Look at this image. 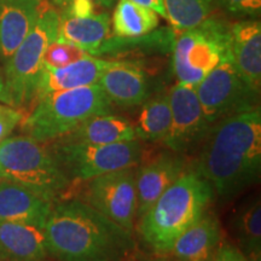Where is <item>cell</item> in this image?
Wrapping results in <instances>:
<instances>
[{
    "label": "cell",
    "mask_w": 261,
    "mask_h": 261,
    "mask_svg": "<svg viewBox=\"0 0 261 261\" xmlns=\"http://www.w3.org/2000/svg\"><path fill=\"white\" fill-rule=\"evenodd\" d=\"M98 85L113 106L137 107L149 97L148 76L138 64L132 62L113 61L104 70Z\"/></svg>",
    "instance_id": "15"
},
{
    "label": "cell",
    "mask_w": 261,
    "mask_h": 261,
    "mask_svg": "<svg viewBox=\"0 0 261 261\" xmlns=\"http://www.w3.org/2000/svg\"><path fill=\"white\" fill-rule=\"evenodd\" d=\"M172 125L163 140L169 151L185 154L203 142L211 125L205 120L196 87L177 83L169 90Z\"/></svg>",
    "instance_id": "11"
},
{
    "label": "cell",
    "mask_w": 261,
    "mask_h": 261,
    "mask_svg": "<svg viewBox=\"0 0 261 261\" xmlns=\"http://www.w3.org/2000/svg\"><path fill=\"white\" fill-rule=\"evenodd\" d=\"M3 93H4V84L0 80V100H3Z\"/></svg>",
    "instance_id": "34"
},
{
    "label": "cell",
    "mask_w": 261,
    "mask_h": 261,
    "mask_svg": "<svg viewBox=\"0 0 261 261\" xmlns=\"http://www.w3.org/2000/svg\"><path fill=\"white\" fill-rule=\"evenodd\" d=\"M130 2L152 10V11H155L159 16H161V17L168 21L167 10H166V5L163 0H130Z\"/></svg>",
    "instance_id": "31"
},
{
    "label": "cell",
    "mask_w": 261,
    "mask_h": 261,
    "mask_svg": "<svg viewBox=\"0 0 261 261\" xmlns=\"http://www.w3.org/2000/svg\"><path fill=\"white\" fill-rule=\"evenodd\" d=\"M60 11L42 0L38 18L27 37L5 62L3 102L21 109L35 100V91L47 48L57 39Z\"/></svg>",
    "instance_id": "5"
},
{
    "label": "cell",
    "mask_w": 261,
    "mask_h": 261,
    "mask_svg": "<svg viewBox=\"0 0 261 261\" xmlns=\"http://www.w3.org/2000/svg\"><path fill=\"white\" fill-rule=\"evenodd\" d=\"M204 117L210 125L259 107V93L234 67L230 55L196 86Z\"/></svg>",
    "instance_id": "9"
},
{
    "label": "cell",
    "mask_w": 261,
    "mask_h": 261,
    "mask_svg": "<svg viewBox=\"0 0 261 261\" xmlns=\"http://www.w3.org/2000/svg\"><path fill=\"white\" fill-rule=\"evenodd\" d=\"M221 238L219 220L205 211L174 241L168 254L179 261H211L223 243Z\"/></svg>",
    "instance_id": "17"
},
{
    "label": "cell",
    "mask_w": 261,
    "mask_h": 261,
    "mask_svg": "<svg viewBox=\"0 0 261 261\" xmlns=\"http://www.w3.org/2000/svg\"><path fill=\"white\" fill-rule=\"evenodd\" d=\"M23 117V112L18 108L0 104V142L10 137L12 130L21 125Z\"/></svg>",
    "instance_id": "28"
},
{
    "label": "cell",
    "mask_w": 261,
    "mask_h": 261,
    "mask_svg": "<svg viewBox=\"0 0 261 261\" xmlns=\"http://www.w3.org/2000/svg\"><path fill=\"white\" fill-rule=\"evenodd\" d=\"M137 139L135 125L126 117L114 113L99 114L80 123L56 140L67 143L106 145Z\"/></svg>",
    "instance_id": "21"
},
{
    "label": "cell",
    "mask_w": 261,
    "mask_h": 261,
    "mask_svg": "<svg viewBox=\"0 0 261 261\" xmlns=\"http://www.w3.org/2000/svg\"><path fill=\"white\" fill-rule=\"evenodd\" d=\"M136 261H179L172 256L171 254H160V253H152L146 254V255H137Z\"/></svg>",
    "instance_id": "33"
},
{
    "label": "cell",
    "mask_w": 261,
    "mask_h": 261,
    "mask_svg": "<svg viewBox=\"0 0 261 261\" xmlns=\"http://www.w3.org/2000/svg\"><path fill=\"white\" fill-rule=\"evenodd\" d=\"M94 9H96V5L91 0H71L64 9L60 10V12L61 14L74 16V17L83 18L93 15Z\"/></svg>",
    "instance_id": "29"
},
{
    "label": "cell",
    "mask_w": 261,
    "mask_h": 261,
    "mask_svg": "<svg viewBox=\"0 0 261 261\" xmlns=\"http://www.w3.org/2000/svg\"><path fill=\"white\" fill-rule=\"evenodd\" d=\"M44 232L60 261H129L137 250L132 232L80 200L55 203Z\"/></svg>",
    "instance_id": "2"
},
{
    "label": "cell",
    "mask_w": 261,
    "mask_h": 261,
    "mask_svg": "<svg viewBox=\"0 0 261 261\" xmlns=\"http://www.w3.org/2000/svg\"><path fill=\"white\" fill-rule=\"evenodd\" d=\"M55 202L0 178V220L45 227Z\"/></svg>",
    "instance_id": "16"
},
{
    "label": "cell",
    "mask_w": 261,
    "mask_h": 261,
    "mask_svg": "<svg viewBox=\"0 0 261 261\" xmlns=\"http://www.w3.org/2000/svg\"><path fill=\"white\" fill-rule=\"evenodd\" d=\"M233 228L240 250L250 261H261V203L254 197L234 214Z\"/></svg>",
    "instance_id": "24"
},
{
    "label": "cell",
    "mask_w": 261,
    "mask_h": 261,
    "mask_svg": "<svg viewBox=\"0 0 261 261\" xmlns=\"http://www.w3.org/2000/svg\"><path fill=\"white\" fill-rule=\"evenodd\" d=\"M112 18L107 12L93 14L89 17H74L61 14L57 41L80 48L91 56H98L112 32Z\"/></svg>",
    "instance_id": "18"
},
{
    "label": "cell",
    "mask_w": 261,
    "mask_h": 261,
    "mask_svg": "<svg viewBox=\"0 0 261 261\" xmlns=\"http://www.w3.org/2000/svg\"><path fill=\"white\" fill-rule=\"evenodd\" d=\"M136 173L135 167H128L90 179L84 194V202L132 233L137 218Z\"/></svg>",
    "instance_id": "10"
},
{
    "label": "cell",
    "mask_w": 261,
    "mask_h": 261,
    "mask_svg": "<svg viewBox=\"0 0 261 261\" xmlns=\"http://www.w3.org/2000/svg\"><path fill=\"white\" fill-rule=\"evenodd\" d=\"M113 107L98 84L57 91L39 98L21 127L25 136L44 144L67 135L90 117L113 113Z\"/></svg>",
    "instance_id": "4"
},
{
    "label": "cell",
    "mask_w": 261,
    "mask_h": 261,
    "mask_svg": "<svg viewBox=\"0 0 261 261\" xmlns=\"http://www.w3.org/2000/svg\"><path fill=\"white\" fill-rule=\"evenodd\" d=\"M211 261H250L244 254L236 247L227 243H221L217 253Z\"/></svg>",
    "instance_id": "30"
},
{
    "label": "cell",
    "mask_w": 261,
    "mask_h": 261,
    "mask_svg": "<svg viewBox=\"0 0 261 261\" xmlns=\"http://www.w3.org/2000/svg\"><path fill=\"white\" fill-rule=\"evenodd\" d=\"M213 198L210 182L194 168L187 169L137 220L140 237L152 253L168 254L174 241L208 211Z\"/></svg>",
    "instance_id": "3"
},
{
    "label": "cell",
    "mask_w": 261,
    "mask_h": 261,
    "mask_svg": "<svg viewBox=\"0 0 261 261\" xmlns=\"http://www.w3.org/2000/svg\"><path fill=\"white\" fill-rule=\"evenodd\" d=\"M46 256L44 228L0 220V261H44Z\"/></svg>",
    "instance_id": "20"
},
{
    "label": "cell",
    "mask_w": 261,
    "mask_h": 261,
    "mask_svg": "<svg viewBox=\"0 0 261 261\" xmlns=\"http://www.w3.org/2000/svg\"><path fill=\"white\" fill-rule=\"evenodd\" d=\"M155 11L130 0H117L113 14V34L120 39L140 38L159 25Z\"/></svg>",
    "instance_id": "22"
},
{
    "label": "cell",
    "mask_w": 261,
    "mask_h": 261,
    "mask_svg": "<svg viewBox=\"0 0 261 261\" xmlns=\"http://www.w3.org/2000/svg\"><path fill=\"white\" fill-rule=\"evenodd\" d=\"M187 171L185 160L175 152H162L136 173L137 218H142L155 201Z\"/></svg>",
    "instance_id": "12"
},
{
    "label": "cell",
    "mask_w": 261,
    "mask_h": 261,
    "mask_svg": "<svg viewBox=\"0 0 261 261\" xmlns=\"http://www.w3.org/2000/svg\"><path fill=\"white\" fill-rule=\"evenodd\" d=\"M225 12L234 17L244 19L259 18L261 12V0H213Z\"/></svg>",
    "instance_id": "27"
},
{
    "label": "cell",
    "mask_w": 261,
    "mask_h": 261,
    "mask_svg": "<svg viewBox=\"0 0 261 261\" xmlns=\"http://www.w3.org/2000/svg\"><path fill=\"white\" fill-rule=\"evenodd\" d=\"M230 55V25L211 16L182 31L173 48V69L179 84L197 86Z\"/></svg>",
    "instance_id": "7"
},
{
    "label": "cell",
    "mask_w": 261,
    "mask_h": 261,
    "mask_svg": "<svg viewBox=\"0 0 261 261\" xmlns=\"http://www.w3.org/2000/svg\"><path fill=\"white\" fill-rule=\"evenodd\" d=\"M230 57L247 84L260 92L261 23L259 18L241 19L230 25Z\"/></svg>",
    "instance_id": "14"
},
{
    "label": "cell",
    "mask_w": 261,
    "mask_h": 261,
    "mask_svg": "<svg viewBox=\"0 0 261 261\" xmlns=\"http://www.w3.org/2000/svg\"><path fill=\"white\" fill-rule=\"evenodd\" d=\"M137 139L160 143L168 136L172 125V110L168 94L146 99L143 103L137 123H133Z\"/></svg>",
    "instance_id": "23"
},
{
    "label": "cell",
    "mask_w": 261,
    "mask_h": 261,
    "mask_svg": "<svg viewBox=\"0 0 261 261\" xmlns=\"http://www.w3.org/2000/svg\"><path fill=\"white\" fill-rule=\"evenodd\" d=\"M86 52L80 48L73 46V45L65 44V42L55 41L47 48L44 57V64L48 67H63L71 63V62L79 60V58L86 56Z\"/></svg>",
    "instance_id": "26"
},
{
    "label": "cell",
    "mask_w": 261,
    "mask_h": 261,
    "mask_svg": "<svg viewBox=\"0 0 261 261\" xmlns=\"http://www.w3.org/2000/svg\"><path fill=\"white\" fill-rule=\"evenodd\" d=\"M112 63L113 61L86 55L63 67L55 68L44 64L35 91V102L39 98L57 91L79 89L98 84L104 70Z\"/></svg>",
    "instance_id": "13"
},
{
    "label": "cell",
    "mask_w": 261,
    "mask_h": 261,
    "mask_svg": "<svg viewBox=\"0 0 261 261\" xmlns=\"http://www.w3.org/2000/svg\"><path fill=\"white\" fill-rule=\"evenodd\" d=\"M48 150L73 182H83L107 173L136 167L142 159L138 139L115 144L94 145L52 140Z\"/></svg>",
    "instance_id": "8"
},
{
    "label": "cell",
    "mask_w": 261,
    "mask_h": 261,
    "mask_svg": "<svg viewBox=\"0 0 261 261\" xmlns=\"http://www.w3.org/2000/svg\"><path fill=\"white\" fill-rule=\"evenodd\" d=\"M168 22L179 33L196 27L208 18L214 9L213 0H163Z\"/></svg>",
    "instance_id": "25"
},
{
    "label": "cell",
    "mask_w": 261,
    "mask_h": 261,
    "mask_svg": "<svg viewBox=\"0 0 261 261\" xmlns=\"http://www.w3.org/2000/svg\"><path fill=\"white\" fill-rule=\"evenodd\" d=\"M0 178L37 192L56 203L71 182L48 148L28 136L0 142Z\"/></svg>",
    "instance_id": "6"
},
{
    "label": "cell",
    "mask_w": 261,
    "mask_h": 261,
    "mask_svg": "<svg viewBox=\"0 0 261 261\" xmlns=\"http://www.w3.org/2000/svg\"><path fill=\"white\" fill-rule=\"evenodd\" d=\"M214 196L231 200L259 180L261 172L260 107L211 126L194 167Z\"/></svg>",
    "instance_id": "1"
},
{
    "label": "cell",
    "mask_w": 261,
    "mask_h": 261,
    "mask_svg": "<svg viewBox=\"0 0 261 261\" xmlns=\"http://www.w3.org/2000/svg\"><path fill=\"white\" fill-rule=\"evenodd\" d=\"M42 0H0V58L6 62L37 21Z\"/></svg>",
    "instance_id": "19"
},
{
    "label": "cell",
    "mask_w": 261,
    "mask_h": 261,
    "mask_svg": "<svg viewBox=\"0 0 261 261\" xmlns=\"http://www.w3.org/2000/svg\"><path fill=\"white\" fill-rule=\"evenodd\" d=\"M70 2H71V0H52L54 5H56L60 10L64 9L65 6L69 4ZM91 2H93L94 5L99 6V8L109 9V8H112V6L116 4L117 0H91Z\"/></svg>",
    "instance_id": "32"
}]
</instances>
